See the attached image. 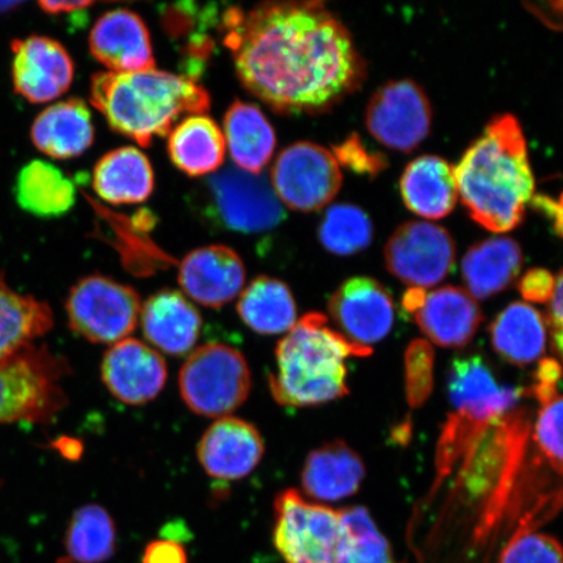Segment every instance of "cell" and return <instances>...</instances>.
I'll return each instance as SVG.
<instances>
[{"mask_svg":"<svg viewBox=\"0 0 563 563\" xmlns=\"http://www.w3.org/2000/svg\"><path fill=\"white\" fill-rule=\"evenodd\" d=\"M220 30L243 87L278 114H319L364 80L346 26L322 3L236 7L222 12Z\"/></svg>","mask_w":563,"mask_h":563,"instance_id":"6da1fadb","label":"cell"},{"mask_svg":"<svg viewBox=\"0 0 563 563\" xmlns=\"http://www.w3.org/2000/svg\"><path fill=\"white\" fill-rule=\"evenodd\" d=\"M457 194L483 228L506 232L523 221L534 191L527 143L518 119H492L455 167Z\"/></svg>","mask_w":563,"mask_h":563,"instance_id":"7a4b0ae2","label":"cell"},{"mask_svg":"<svg viewBox=\"0 0 563 563\" xmlns=\"http://www.w3.org/2000/svg\"><path fill=\"white\" fill-rule=\"evenodd\" d=\"M90 102L112 131L140 146H150L154 137L170 133L181 115H202L210 109V96L200 84L156 68L96 74Z\"/></svg>","mask_w":563,"mask_h":563,"instance_id":"3957f363","label":"cell"},{"mask_svg":"<svg viewBox=\"0 0 563 563\" xmlns=\"http://www.w3.org/2000/svg\"><path fill=\"white\" fill-rule=\"evenodd\" d=\"M330 325L328 317L309 312L278 343L277 371L269 376L271 393L285 407H314L349 394L346 358L368 356Z\"/></svg>","mask_w":563,"mask_h":563,"instance_id":"277c9868","label":"cell"},{"mask_svg":"<svg viewBox=\"0 0 563 563\" xmlns=\"http://www.w3.org/2000/svg\"><path fill=\"white\" fill-rule=\"evenodd\" d=\"M65 358L27 344L0 362V422H47L67 404Z\"/></svg>","mask_w":563,"mask_h":563,"instance_id":"5b68a950","label":"cell"},{"mask_svg":"<svg viewBox=\"0 0 563 563\" xmlns=\"http://www.w3.org/2000/svg\"><path fill=\"white\" fill-rule=\"evenodd\" d=\"M200 188L201 213L220 230L262 234L278 228L286 218L284 203L271 183L241 168H224Z\"/></svg>","mask_w":563,"mask_h":563,"instance_id":"8992f818","label":"cell"},{"mask_svg":"<svg viewBox=\"0 0 563 563\" xmlns=\"http://www.w3.org/2000/svg\"><path fill=\"white\" fill-rule=\"evenodd\" d=\"M251 387L249 363L241 351L228 344H203L180 369V396L200 417H229L249 398Z\"/></svg>","mask_w":563,"mask_h":563,"instance_id":"52a82bcc","label":"cell"},{"mask_svg":"<svg viewBox=\"0 0 563 563\" xmlns=\"http://www.w3.org/2000/svg\"><path fill=\"white\" fill-rule=\"evenodd\" d=\"M274 514V545L287 563H335L343 537L341 511L286 489L277 496Z\"/></svg>","mask_w":563,"mask_h":563,"instance_id":"ba28073f","label":"cell"},{"mask_svg":"<svg viewBox=\"0 0 563 563\" xmlns=\"http://www.w3.org/2000/svg\"><path fill=\"white\" fill-rule=\"evenodd\" d=\"M69 325L91 343L115 344L136 329L141 300L132 287L103 276L77 282L67 299Z\"/></svg>","mask_w":563,"mask_h":563,"instance_id":"9c48e42d","label":"cell"},{"mask_svg":"<svg viewBox=\"0 0 563 563\" xmlns=\"http://www.w3.org/2000/svg\"><path fill=\"white\" fill-rule=\"evenodd\" d=\"M271 175V185L284 207L305 213L329 206L342 186L334 154L308 141L282 151Z\"/></svg>","mask_w":563,"mask_h":563,"instance_id":"30bf717a","label":"cell"},{"mask_svg":"<svg viewBox=\"0 0 563 563\" xmlns=\"http://www.w3.org/2000/svg\"><path fill=\"white\" fill-rule=\"evenodd\" d=\"M433 111L426 91L412 80L385 84L372 96L365 123L378 143L412 152L431 132Z\"/></svg>","mask_w":563,"mask_h":563,"instance_id":"8fae6325","label":"cell"},{"mask_svg":"<svg viewBox=\"0 0 563 563\" xmlns=\"http://www.w3.org/2000/svg\"><path fill=\"white\" fill-rule=\"evenodd\" d=\"M387 271L411 287H432L455 264V244L438 224L411 221L399 227L385 246Z\"/></svg>","mask_w":563,"mask_h":563,"instance_id":"7c38bea8","label":"cell"},{"mask_svg":"<svg viewBox=\"0 0 563 563\" xmlns=\"http://www.w3.org/2000/svg\"><path fill=\"white\" fill-rule=\"evenodd\" d=\"M336 332L357 346L371 349L390 333L394 302L389 291L369 277L351 278L329 300Z\"/></svg>","mask_w":563,"mask_h":563,"instance_id":"4fadbf2b","label":"cell"},{"mask_svg":"<svg viewBox=\"0 0 563 563\" xmlns=\"http://www.w3.org/2000/svg\"><path fill=\"white\" fill-rule=\"evenodd\" d=\"M12 81L19 96L46 103L65 95L74 81L73 58L58 41L31 35L12 42Z\"/></svg>","mask_w":563,"mask_h":563,"instance_id":"5bb4252c","label":"cell"},{"mask_svg":"<svg viewBox=\"0 0 563 563\" xmlns=\"http://www.w3.org/2000/svg\"><path fill=\"white\" fill-rule=\"evenodd\" d=\"M448 389L455 417L483 427L501 421L523 394L499 385L481 356L454 358Z\"/></svg>","mask_w":563,"mask_h":563,"instance_id":"9a60e30c","label":"cell"},{"mask_svg":"<svg viewBox=\"0 0 563 563\" xmlns=\"http://www.w3.org/2000/svg\"><path fill=\"white\" fill-rule=\"evenodd\" d=\"M101 375L112 396L125 405L141 406L164 390L167 365L156 350L135 338H126L106 352Z\"/></svg>","mask_w":563,"mask_h":563,"instance_id":"2e32d148","label":"cell"},{"mask_svg":"<svg viewBox=\"0 0 563 563\" xmlns=\"http://www.w3.org/2000/svg\"><path fill=\"white\" fill-rule=\"evenodd\" d=\"M265 453L258 429L236 418L218 419L203 433L197 456L206 473L220 482H236L253 473Z\"/></svg>","mask_w":563,"mask_h":563,"instance_id":"e0dca14e","label":"cell"},{"mask_svg":"<svg viewBox=\"0 0 563 563\" xmlns=\"http://www.w3.org/2000/svg\"><path fill=\"white\" fill-rule=\"evenodd\" d=\"M91 55L110 73L132 74L156 68L151 33L137 13L112 10L103 13L89 35Z\"/></svg>","mask_w":563,"mask_h":563,"instance_id":"ac0fdd59","label":"cell"},{"mask_svg":"<svg viewBox=\"0 0 563 563\" xmlns=\"http://www.w3.org/2000/svg\"><path fill=\"white\" fill-rule=\"evenodd\" d=\"M179 284L188 297L199 305L221 308L243 291L245 266L230 246H202L183 258Z\"/></svg>","mask_w":563,"mask_h":563,"instance_id":"d6986e66","label":"cell"},{"mask_svg":"<svg viewBox=\"0 0 563 563\" xmlns=\"http://www.w3.org/2000/svg\"><path fill=\"white\" fill-rule=\"evenodd\" d=\"M412 316L429 340L449 349L466 346L483 322L482 309L473 295L454 286L427 294Z\"/></svg>","mask_w":563,"mask_h":563,"instance_id":"ffe728a7","label":"cell"},{"mask_svg":"<svg viewBox=\"0 0 563 563\" xmlns=\"http://www.w3.org/2000/svg\"><path fill=\"white\" fill-rule=\"evenodd\" d=\"M140 321L146 340L172 356L191 352L202 327L201 314L192 302L175 290H162L147 299Z\"/></svg>","mask_w":563,"mask_h":563,"instance_id":"44dd1931","label":"cell"},{"mask_svg":"<svg viewBox=\"0 0 563 563\" xmlns=\"http://www.w3.org/2000/svg\"><path fill=\"white\" fill-rule=\"evenodd\" d=\"M364 476L362 456L336 440L309 453L301 471V488L314 501L335 503L354 496Z\"/></svg>","mask_w":563,"mask_h":563,"instance_id":"7402d4cb","label":"cell"},{"mask_svg":"<svg viewBox=\"0 0 563 563\" xmlns=\"http://www.w3.org/2000/svg\"><path fill=\"white\" fill-rule=\"evenodd\" d=\"M32 141L48 157L68 159L81 156L95 141L88 104L79 98H69L48 106L35 118Z\"/></svg>","mask_w":563,"mask_h":563,"instance_id":"603a6c76","label":"cell"},{"mask_svg":"<svg viewBox=\"0 0 563 563\" xmlns=\"http://www.w3.org/2000/svg\"><path fill=\"white\" fill-rule=\"evenodd\" d=\"M400 194L412 213L440 220L452 213L460 196L455 168L441 157L413 159L400 178Z\"/></svg>","mask_w":563,"mask_h":563,"instance_id":"cb8c5ba5","label":"cell"},{"mask_svg":"<svg viewBox=\"0 0 563 563\" xmlns=\"http://www.w3.org/2000/svg\"><path fill=\"white\" fill-rule=\"evenodd\" d=\"M93 189L112 206L145 201L154 189L151 161L137 147L123 146L111 151L95 166Z\"/></svg>","mask_w":563,"mask_h":563,"instance_id":"d4e9b609","label":"cell"},{"mask_svg":"<svg viewBox=\"0 0 563 563\" xmlns=\"http://www.w3.org/2000/svg\"><path fill=\"white\" fill-rule=\"evenodd\" d=\"M523 253L509 238H492L471 246L462 262L470 295L487 299L508 288L519 276Z\"/></svg>","mask_w":563,"mask_h":563,"instance_id":"484cf974","label":"cell"},{"mask_svg":"<svg viewBox=\"0 0 563 563\" xmlns=\"http://www.w3.org/2000/svg\"><path fill=\"white\" fill-rule=\"evenodd\" d=\"M224 140L232 161L245 173L258 175L273 158L276 132L256 104L235 101L224 115Z\"/></svg>","mask_w":563,"mask_h":563,"instance_id":"4316f807","label":"cell"},{"mask_svg":"<svg viewBox=\"0 0 563 563\" xmlns=\"http://www.w3.org/2000/svg\"><path fill=\"white\" fill-rule=\"evenodd\" d=\"M167 152L180 172L199 178L222 166L227 140L213 119L191 115L168 133Z\"/></svg>","mask_w":563,"mask_h":563,"instance_id":"83f0119b","label":"cell"},{"mask_svg":"<svg viewBox=\"0 0 563 563\" xmlns=\"http://www.w3.org/2000/svg\"><path fill=\"white\" fill-rule=\"evenodd\" d=\"M490 338L499 356L525 367L544 354L547 323L538 309L527 302H514L493 321Z\"/></svg>","mask_w":563,"mask_h":563,"instance_id":"f1b7e54d","label":"cell"},{"mask_svg":"<svg viewBox=\"0 0 563 563\" xmlns=\"http://www.w3.org/2000/svg\"><path fill=\"white\" fill-rule=\"evenodd\" d=\"M238 313L253 332L277 335L290 332L297 320V302L285 282L260 276L242 291Z\"/></svg>","mask_w":563,"mask_h":563,"instance_id":"f546056e","label":"cell"},{"mask_svg":"<svg viewBox=\"0 0 563 563\" xmlns=\"http://www.w3.org/2000/svg\"><path fill=\"white\" fill-rule=\"evenodd\" d=\"M54 317L46 302L21 295L0 278V362L51 332Z\"/></svg>","mask_w":563,"mask_h":563,"instance_id":"4dcf8cb0","label":"cell"},{"mask_svg":"<svg viewBox=\"0 0 563 563\" xmlns=\"http://www.w3.org/2000/svg\"><path fill=\"white\" fill-rule=\"evenodd\" d=\"M21 209L40 218L66 214L76 202L74 181L45 161H33L21 168L16 180Z\"/></svg>","mask_w":563,"mask_h":563,"instance_id":"1f68e13d","label":"cell"},{"mask_svg":"<svg viewBox=\"0 0 563 563\" xmlns=\"http://www.w3.org/2000/svg\"><path fill=\"white\" fill-rule=\"evenodd\" d=\"M114 520L100 505L76 510L67 528L65 545L76 563H102L115 552Z\"/></svg>","mask_w":563,"mask_h":563,"instance_id":"d6a6232c","label":"cell"},{"mask_svg":"<svg viewBox=\"0 0 563 563\" xmlns=\"http://www.w3.org/2000/svg\"><path fill=\"white\" fill-rule=\"evenodd\" d=\"M341 517L343 537L335 563H394L390 545L367 509H344Z\"/></svg>","mask_w":563,"mask_h":563,"instance_id":"836d02e7","label":"cell"},{"mask_svg":"<svg viewBox=\"0 0 563 563\" xmlns=\"http://www.w3.org/2000/svg\"><path fill=\"white\" fill-rule=\"evenodd\" d=\"M372 238L369 217L351 203L330 207L319 227L323 249L338 256H351L368 249Z\"/></svg>","mask_w":563,"mask_h":563,"instance_id":"e575fe53","label":"cell"},{"mask_svg":"<svg viewBox=\"0 0 563 563\" xmlns=\"http://www.w3.org/2000/svg\"><path fill=\"white\" fill-rule=\"evenodd\" d=\"M499 563H563V547L549 534L519 531L504 548Z\"/></svg>","mask_w":563,"mask_h":563,"instance_id":"d590c367","label":"cell"},{"mask_svg":"<svg viewBox=\"0 0 563 563\" xmlns=\"http://www.w3.org/2000/svg\"><path fill=\"white\" fill-rule=\"evenodd\" d=\"M433 350L426 341H415L406 352V386L408 404L426 402L433 387Z\"/></svg>","mask_w":563,"mask_h":563,"instance_id":"8d00e7d4","label":"cell"},{"mask_svg":"<svg viewBox=\"0 0 563 563\" xmlns=\"http://www.w3.org/2000/svg\"><path fill=\"white\" fill-rule=\"evenodd\" d=\"M534 441L541 452L553 463L563 464V396L541 402V410L534 424Z\"/></svg>","mask_w":563,"mask_h":563,"instance_id":"74e56055","label":"cell"},{"mask_svg":"<svg viewBox=\"0 0 563 563\" xmlns=\"http://www.w3.org/2000/svg\"><path fill=\"white\" fill-rule=\"evenodd\" d=\"M333 154L338 164L357 174L375 176L387 165L383 154L369 152L357 135H352L342 144L335 145Z\"/></svg>","mask_w":563,"mask_h":563,"instance_id":"f35d334b","label":"cell"},{"mask_svg":"<svg viewBox=\"0 0 563 563\" xmlns=\"http://www.w3.org/2000/svg\"><path fill=\"white\" fill-rule=\"evenodd\" d=\"M555 278L545 269L527 272L519 282V291L527 301L549 302L553 298Z\"/></svg>","mask_w":563,"mask_h":563,"instance_id":"ab89813d","label":"cell"},{"mask_svg":"<svg viewBox=\"0 0 563 563\" xmlns=\"http://www.w3.org/2000/svg\"><path fill=\"white\" fill-rule=\"evenodd\" d=\"M549 302L547 325L551 330L554 349L563 358V271L555 278L553 298Z\"/></svg>","mask_w":563,"mask_h":563,"instance_id":"60d3db41","label":"cell"},{"mask_svg":"<svg viewBox=\"0 0 563 563\" xmlns=\"http://www.w3.org/2000/svg\"><path fill=\"white\" fill-rule=\"evenodd\" d=\"M143 563H188L186 549L178 541L164 539L146 547Z\"/></svg>","mask_w":563,"mask_h":563,"instance_id":"b9f144b4","label":"cell"},{"mask_svg":"<svg viewBox=\"0 0 563 563\" xmlns=\"http://www.w3.org/2000/svg\"><path fill=\"white\" fill-rule=\"evenodd\" d=\"M561 376V365L553 358H544L540 363L537 372V384L533 386L534 397L539 399L540 404L558 394L555 385H558Z\"/></svg>","mask_w":563,"mask_h":563,"instance_id":"7bdbcfd3","label":"cell"},{"mask_svg":"<svg viewBox=\"0 0 563 563\" xmlns=\"http://www.w3.org/2000/svg\"><path fill=\"white\" fill-rule=\"evenodd\" d=\"M91 2H41L42 11L48 15H76V13L86 12Z\"/></svg>","mask_w":563,"mask_h":563,"instance_id":"ee69618b","label":"cell"},{"mask_svg":"<svg viewBox=\"0 0 563 563\" xmlns=\"http://www.w3.org/2000/svg\"><path fill=\"white\" fill-rule=\"evenodd\" d=\"M533 206L538 209H544L545 213L553 218L554 229L563 236V195L560 202H554L547 197H539L533 201Z\"/></svg>","mask_w":563,"mask_h":563,"instance_id":"f6af8a7d","label":"cell"},{"mask_svg":"<svg viewBox=\"0 0 563 563\" xmlns=\"http://www.w3.org/2000/svg\"><path fill=\"white\" fill-rule=\"evenodd\" d=\"M427 292L424 288L411 287L410 290L405 294L402 301L406 311L411 314L417 312L422 305V301H424Z\"/></svg>","mask_w":563,"mask_h":563,"instance_id":"bcb514c9","label":"cell"},{"mask_svg":"<svg viewBox=\"0 0 563 563\" xmlns=\"http://www.w3.org/2000/svg\"><path fill=\"white\" fill-rule=\"evenodd\" d=\"M19 5H20V3H18V2H0V13L9 12Z\"/></svg>","mask_w":563,"mask_h":563,"instance_id":"7dc6e473","label":"cell"}]
</instances>
